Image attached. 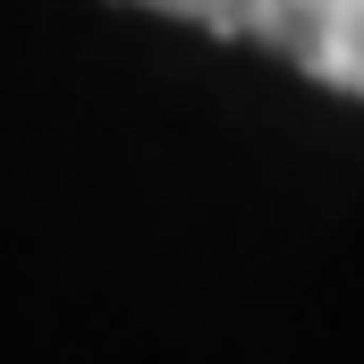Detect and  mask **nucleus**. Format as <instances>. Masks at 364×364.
I'll return each mask as SVG.
<instances>
[{"label":"nucleus","instance_id":"1","mask_svg":"<svg viewBox=\"0 0 364 364\" xmlns=\"http://www.w3.org/2000/svg\"><path fill=\"white\" fill-rule=\"evenodd\" d=\"M110 9L246 51L331 102H364V0H110Z\"/></svg>","mask_w":364,"mask_h":364}]
</instances>
